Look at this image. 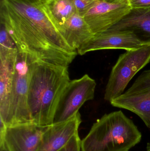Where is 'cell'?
Masks as SVG:
<instances>
[{
	"mask_svg": "<svg viewBox=\"0 0 150 151\" xmlns=\"http://www.w3.org/2000/svg\"><path fill=\"white\" fill-rule=\"evenodd\" d=\"M81 139L77 133L66 146L59 151H81Z\"/></svg>",
	"mask_w": 150,
	"mask_h": 151,
	"instance_id": "cell-17",
	"label": "cell"
},
{
	"mask_svg": "<svg viewBox=\"0 0 150 151\" xmlns=\"http://www.w3.org/2000/svg\"><path fill=\"white\" fill-rule=\"evenodd\" d=\"M76 14L84 17L93 6L97 0H72Z\"/></svg>",
	"mask_w": 150,
	"mask_h": 151,
	"instance_id": "cell-16",
	"label": "cell"
},
{
	"mask_svg": "<svg viewBox=\"0 0 150 151\" xmlns=\"http://www.w3.org/2000/svg\"><path fill=\"white\" fill-rule=\"evenodd\" d=\"M110 102L135 114L150 128V70L143 72L127 91Z\"/></svg>",
	"mask_w": 150,
	"mask_h": 151,
	"instance_id": "cell-7",
	"label": "cell"
},
{
	"mask_svg": "<svg viewBox=\"0 0 150 151\" xmlns=\"http://www.w3.org/2000/svg\"><path fill=\"white\" fill-rule=\"evenodd\" d=\"M1 22L31 63L68 67L77 55L45 12L42 0H1Z\"/></svg>",
	"mask_w": 150,
	"mask_h": 151,
	"instance_id": "cell-1",
	"label": "cell"
},
{
	"mask_svg": "<svg viewBox=\"0 0 150 151\" xmlns=\"http://www.w3.org/2000/svg\"><path fill=\"white\" fill-rule=\"evenodd\" d=\"M142 134L121 111L103 115L81 140V151H129L140 142Z\"/></svg>",
	"mask_w": 150,
	"mask_h": 151,
	"instance_id": "cell-3",
	"label": "cell"
},
{
	"mask_svg": "<svg viewBox=\"0 0 150 151\" xmlns=\"http://www.w3.org/2000/svg\"><path fill=\"white\" fill-rule=\"evenodd\" d=\"M31 63L26 55L18 52L9 113L4 121L1 120L7 127L32 124L28 105Z\"/></svg>",
	"mask_w": 150,
	"mask_h": 151,
	"instance_id": "cell-5",
	"label": "cell"
},
{
	"mask_svg": "<svg viewBox=\"0 0 150 151\" xmlns=\"http://www.w3.org/2000/svg\"><path fill=\"white\" fill-rule=\"evenodd\" d=\"M99 1H105L112 3L129 4L130 0H99Z\"/></svg>",
	"mask_w": 150,
	"mask_h": 151,
	"instance_id": "cell-19",
	"label": "cell"
},
{
	"mask_svg": "<svg viewBox=\"0 0 150 151\" xmlns=\"http://www.w3.org/2000/svg\"><path fill=\"white\" fill-rule=\"evenodd\" d=\"M49 126L27 124L7 127L0 149L6 151H38L42 136Z\"/></svg>",
	"mask_w": 150,
	"mask_h": 151,
	"instance_id": "cell-9",
	"label": "cell"
},
{
	"mask_svg": "<svg viewBox=\"0 0 150 151\" xmlns=\"http://www.w3.org/2000/svg\"><path fill=\"white\" fill-rule=\"evenodd\" d=\"M28 105L32 124H53L56 106L70 81L68 67L38 61L30 65Z\"/></svg>",
	"mask_w": 150,
	"mask_h": 151,
	"instance_id": "cell-2",
	"label": "cell"
},
{
	"mask_svg": "<svg viewBox=\"0 0 150 151\" xmlns=\"http://www.w3.org/2000/svg\"><path fill=\"white\" fill-rule=\"evenodd\" d=\"M146 151H150V143H148L146 148Z\"/></svg>",
	"mask_w": 150,
	"mask_h": 151,
	"instance_id": "cell-20",
	"label": "cell"
},
{
	"mask_svg": "<svg viewBox=\"0 0 150 151\" xmlns=\"http://www.w3.org/2000/svg\"><path fill=\"white\" fill-rule=\"evenodd\" d=\"M18 54L16 47H0V119L3 121L9 113Z\"/></svg>",
	"mask_w": 150,
	"mask_h": 151,
	"instance_id": "cell-11",
	"label": "cell"
},
{
	"mask_svg": "<svg viewBox=\"0 0 150 151\" xmlns=\"http://www.w3.org/2000/svg\"><path fill=\"white\" fill-rule=\"evenodd\" d=\"M82 122L79 112L68 120L50 125L45 132L38 151H59L78 133Z\"/></svg>",
	"mask_w": 150,
	"mask_h": 151,
	"instance_id": "cell-12",
	"label": "cell"
},
{
	"mask_svg": "<svg viewBox=\"0 0 150 151\" xmlns=\"http://www.w3.org/2000/svg\"><path fill=\"white\" fill-rule=\"evenodd\" d=\"M68 45L77 51L94 35L83 17L75 14L58 29Z\"/></svg>",
	"mask_w": 150,
	"mask_h": 151,
	"instance_id": "cell-14",
	"label": "cell"
},
{
	"mask_svg": "<svg viewBox=\"0 0 150 151\" xmlns=\"http://www.w3.org/2000/svg\"><path fill=\"white\" fill-rule=\"evenodd\" d=\"M0 151H6L5 149L2 148V149H0Z\"/></svg>",
	"mask_w": 150,
	"mask_h": 151,
	"instance_id": "cell-21",
	"label": "cell"
},
{
	"mask_svg": "<svg viewBox=\"0 0 150 151\" xmlns=\"http://www.w3.org/2000/svg\"><path fill=\"white\" fill-rule=\"evenodd\" d=\"M106 32H129L144 45H150V8L131 9L120 21Z\"/></svg>",
	"mask_w": 150,
	"mask_h": 151,
	"instance_id": "cell-13",
	"label": "cell"
},
{
	"mask_svg": "<svg viewBox=\"0 0 150 151\" xmlns=\"http://www.w3.org/2000/svg\"><path fill=\"white\" fill-rule=\"evenodd\" d=\"M42 6L57 29L76 14L72 0H42Z\"/></svg>",
	"mask_w": 150,
	"mask_h": 151,
	"instance_id": "cell-15",
	"label": "cell"
},
{
	"mask_svg": "<svg viewBox=\"0 0 150 151\" xmlns=\"http://www.w3.org/2000/svg\"><path fill=\"white\" fill-rule=\"evenodd\" d=\"M97 83L87 74L80 79L70 81L58 101L53 124L69 119L78 112L86 101L92 100Z\"/></svg>",
	"mask_w": 150,
	"mask_h": 151,
	"instance_id": "cell-6",
	"label": "cell"
},
{
	"mask_svg": "<svg viewBox=\"0 0 150 151\" xmlns=\"http://www.w3.org/2000/svg\"><path fill=\"white\" fill-rule=\"evenodd\" d=\"M129 4L132 9L150 8V0H130Z\"/></svg>",
	"mask_w": 150,
	"mask_h": 151,
	"instance_id": "cell-18",
	"label": "cell"
},
{
	"mask_svg": "<svg viewBox=\"0 0 150 151\" xmlns=\"http://www.w3.org/2000/svg\"><path fill=\"white\" fill-rule=\"evenodd\" d=\"M131 9L129 4L97 0L83 17L94 35L108 30L120 21Z\"/></svg>",
	"mask_w": 150,
	"mask_h": 151,
	"instance_id": "cell-8",
	"label": "cell"
},
{
	"mask_svg": "<svg viewBox=\"0 0 150 151\" xmlns=\"http://www.w3.org/2000/svg\"><path fill=\"white\" fill-rule=\"evenodd\" d=\"M144 45L133 33L129 32H105L94 35L77 50L81 55L88 52L107 49L126 50L141 47Z\"/></svg>",
	"mask_w": 150,
	"mask_h": 151,
	"instance_id": "cell-10",
	"label": "cell"
},
{
	"mask_svg": "<svg viewBox=\"0 0 150 151\" xmlns=\"http://www.w3.org/2000/svg\"><path fill=\"white\" fill-rule=\"evenodd\" d=\"M150 62V45L126 50L111 71L104 99L112 101L124 93L131 79Z\"/></svg>",
	"mask_w": 150,
	"mask_h": 151,
	"instance_id": "cell-4",
	"label": "cell"
}]
</instances>
